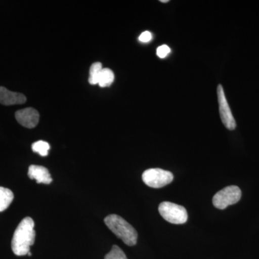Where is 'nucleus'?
I'll list each match as a JSON object with an SVG mask.
<instances>
[{"instance_id":"1","label":"nucleus","mask_w":259,"mask_h":259,"mask_svg":"<svg viewBox=\"0 0 259 259\" xmlns=\"http://www.w3.org/2000/svg\"><path fill=\"white\" fill-rule=\"evenodd\" d=\"M35 223L31 218L26 217L20 223L12 240V249L15 255H28L31 245L35 243Z\"/></svg>"},{"instance_id":"2","label":"nucleus","mask_w":259,"mask_h":259,"mask_svg":"<svg viewBox=\"0 0 259 259\" xmlns=\"http://www.w3.org/2000/svg\"><path fill=\"white\" fill-rule=\"evenodd\" d=\"M105 223L109 229L126 245L133 246L137 243V231L120 216L110 214L105 218Z\"/></svg>"},{"instance_id":"3","label":"nucleus","mask_w":259,"mask_h":259,"mask_svg":"<svg viewBox=\"0 0 259 259\" xmlns=\"http://www.w3.org/2000/svg\"><path fill=\"white\" fill-rule=\"evenodd\" d=\"M158 212L163 219L172 224H184L188 219L187 209L173 202H161L158 207Z\"/></svg>"},{"instance_id":"4","label":"nucleus","mask_w":259,"mask_h":259,"mask_svg":"<svg viewBox=\"0 0 259 259\" xmlns=\"http://www.w3.org/2000/svg\"><path fill=\"white\" fill-rule=\"evenodd\" d=\"M241 195V190L237 186L225 187L213 197V205L218 209H226L228 206L239 202Z\"/></svg>"},{"instance_id":"5","label":"nucleus","mask_w":259,"mask_h":259,"mask_svg":"<svg viewBox=\"0 0 259 259\" xmlns=\"http://www.w3.org/2000/svg\"><path fill=\"white\" fill-rule=\"evenodd\" d=\"M142 180L148 187L158 189L169 185L174 180V175L161 168H149L143 174Z\"/></svg>"},{"instance_id":"6","label":"nucleus","mask_w":259,"mask_h":259,"mask_svg":"<svg viewBox=\"0 0 259 259\" xmlns=\"http://www.w3.org/2000/svg\"><path fill=\"white\" fill-rule=\"evenodd\" d=\"M218 105H219L220 115L223 125L230 131H233L236 127V122L232 114L231 108L225 95L222 85L219 84L217 90Z\"/></svg>"},{"instance_id":"7","label":"nucleus","mask_w":259,"mask_h":259,"mask_svg":"<svg viewBox=\"0 0 259 259\" xmlns=\"http://www.w3.org/2000/svg\"><path fill=\"white\" fill-rule=\"evenodd\" d=\"M15 118L23 127L33 128L38 124L40 115L35 109L28 107L15 112Z\"/></svg>"},{"instance_id":"8","label":"nucleus","mask_w":259,"mask_h":259,"mask_svg":"<svg viewBox=\"0 0 259 259\" xmlns=\"http://www.w3.org/2000/svg\"><path fill=\"white\" fill-rule=\"evenodd\" d=\"M26 102V97L21 93H13L4 87H0V103L2 105H22Z\"/></svg>"},{"instance_id":"9","label":"nucleus","mask_w":259,"mask_h":259,"mask_svg":"<svg viewBox=\"0 0 259 259\" xmlns=\"http://www.w3.org/2000/svg\"><path fill=\"white\" fill-rule=\"evenodd\" d=\"M28 175L29 178L36 180L37 184L49 185L53 181L49 169L42 166L31 165L29 167Z\"/></svg>"},{"instance_id":"10","label":"nucleus","mask_w":259,"mask_h":259,"mask_svg":"<svg viewBox=\"0 0 259 259\" xmlns=\"http://www.w3.org/2000/svg\"><path fill=\"white\" fill-rule=\"evenodd\" d=\"M14 199V194L11 190L0 187V212H3L9 207Z\"/></svg>"},{"instance_id":"11","label":"nucleus","mask_w":259,"mask_h":259,"mask_svg":"<svg viewBox=\"0 0 259 259\" xmlns=\"http://www.w3.org/2000/svg\"><path fill=\"white\" fill-rule=\"evenodd\" d=\"M115 79L113 71L110 69H103L99 77L98 84L101 88H107L110 86Z\"/></svg>"},{"instance_id":"12","label":"nucleus","mask_w":259,"mask_h":259,"mask_svg":"<svg viewBox=\"0 0 259 259\" xmlns=\"http://www.w3.org/2000/svg\"><path fill=\"white\" fill-rule=\"evenodd\" d=\"M102 69L103 68L100 62L94 63L92 65L90 69V77H89V82L90 84H98L99 77Z\"/></svg>"},{"instance_id":"13","label":"nucleus","mask_w":259,"mask_h":259,"mask_svg":"<svg viewBox=\"0 0 259 259\" xmlns=\"http://www.w3.org/2000/svg\"><path fill=\"white\" fill-rule=\"evenodd\" d=\"M50 148V145L47 141H38L32 145V151L34 152L38 153L41 156H48Z\"/></svg>"},{"instance_id":"14","label":"nucleus","mask_w":259,"mask_h":259,"mask_svg":"<svg viewBox=\"0 0 259 259\" xmlns=\"http://www.w3.org/2000/svg\"><path fill=\"white\" fill-rule=\"evenodd\" d=\"M105 259H127V258L120 247L114 245L111 250L105 255Z\"/></svg>"},{"instance_id":"15","label":"nucleus","mask_w":259,"mask_h":259,"mask_svg":"<svg viewBox=\"0 0 259 259\" xmlns=\"http://www.w3.org/2000/svg\"><path fill=\"white\" fill-rule=\"evenodd\" d=\"M170 51L171 50H170V48L168 46L163 45L158 48L156 54H157L158 57L163 59V58L166 57L169 54Z\"/></svg>"},{"instance_id":"16","label":"nucleus","mask_w":259,"mask_h":259,"mask_svg":"<svg viewBox=\"0 0 259 259\" xmlns=\"http://www.w3.org/2000/svg\"><path fill=\"white\" fill-rule=\"evenodd\" d=\"M139 39L140 41L142 42L151 41V39H152V34L149 31H145L141 34Z\"/></svg>"},{"instance_id":"17","label":"nucleus","mask_w":259,"mask_h":259,"mask_svg":"<svg viewBox=\"0 0 259 259\" xmlns=\"http://www.w3.org/2000/svg\"><path fill=\"white\" fill-rule=\"evenodd\" d=\"M161 3H168V0H161Z\"/></svg>"},{"instance_id":"18","label":"nucleus","mask_w":259,"mask_h":259,"mask_svg":"<svg viewBox=\"0 0 259 259\" xmlns=\"http://www.w3.org/2000/svg\"><path fill=\"white\" fill-rule=\"evenodd\" d=\"M28 255H29V256H31L32 255V253H31V252H29V253H28Z\"/></svg>"}]
</instances>
